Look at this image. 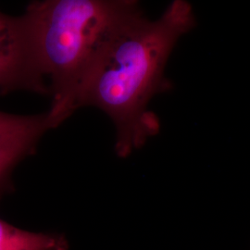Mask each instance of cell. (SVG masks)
<instances>
[{
    "label": "cell",
    "mask_w": 250,
    "mask_h": 250,
    "mask_svg": "<svg viewBox=\"0 0 250 250\" xmlns=\"http://www.w3.org/2000/svg\"><path fill=\"white\" fill-rule=\"evenodd\" d=\"M16 91L49 95L37 72L22 15L9 16L0 10V94Z\"/></svg>",
    "instance_id": "obj_3"
},
{
    "label": "cell",
    "mask_w": 250,
    "mask_h": 250,
    "mask_svg": "<svg viewBox=\"0 0 250 250\" xmlns=\"http://www.w3.org/2000/svg\"><path fill=\"white\" fill-rule=\"evenodd\" d=\"M68 241L61 234L20 229L0 218V250H67Z\"/></svg>",
    "instance_id": "obj_5"
},
{
    "label": "cell",
    "mask_w": 250,
    "mask_h": 250,
    "mask_svg": "<svg viewBox=\"0 0 250 250\" xmlns=\"http://www.w3.org/2000/svg\"><path fill=\"white\" fill-rule=\"evenodd\" d=\"M51 129L55 128L45 112L24 127L0 132V197L10 189L15 167L35 152L41 137Z\"/></svg>",
    "instance_id": "obj_4"
},
{
    "label": "cell",
    "mask_w": 250,
    "mask_h": 250,
    "mask_svg": "<svg viewBox=\"0 0 250 250\" xmlns=\"http://www.w3.org/2000/svg\"><path fill=\"white\" fill-rule=\"evenodd\" d=\"M195 25L186 0L172 1L156 20L141 9L111 39L83 83L74 111L98 107L110 118L119 157H128L160 132V120L148 105L171 88L165 76L168 60L179 39Z\"/></svg>",
    "instance_id": "obj_1"
},
{
    "label": "cell",
    "mask_w": 250,
    "mask_h": 250,
    "mask_svg": "<svg viewBox=\"0 0 250 250\" xmlns=\"http://www.w3.org/2000/svg\"><path fill=\"white\" fill-rule=\"evenodd\" d=\"M36 115H15L0 111V132L24 127L36 120Z\"/></svg>",
    "instance_id": "obj_6"
},
{
    "label": "cell",
    "mask_w": 250,
    "mask_h": 250,
    "mask_svg": "<svg viewBox=\"0 0 250 250\" xmlns=\"http://www.w3.org/2000/svg\"><path fill=\"white\" fill-rule=\"evenodd\" d=\"M140 10L134 0H44L27 6L22 17L37 72L48 79L52 101L47 113L55 128L74 112L100 55Z\"/></svg>",
    "instance_id": "obj_2"
}]
</instances>
